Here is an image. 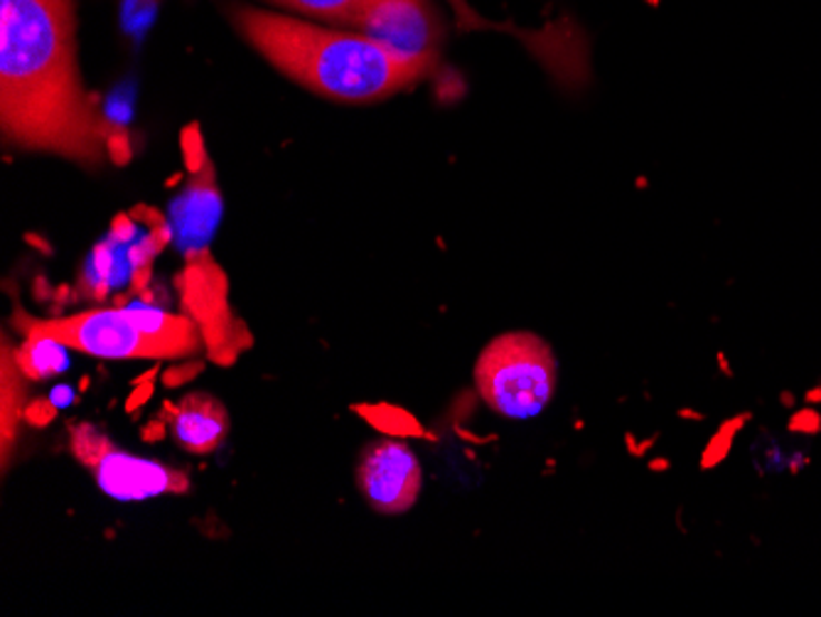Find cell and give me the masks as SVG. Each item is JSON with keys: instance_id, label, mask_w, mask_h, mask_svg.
Wrapping results in <instances>:
<instances>
[{"instance_id": "cell-1", "label": "cell", "mask_w": 821, "mask_h": 617, "mask_svg": "<svg viewBox=\"0 0 821 617\" xmlns=\"http://www.w3.org/2000/svg\"><path fill=\"white\" fill-rule=\"evenodd\" d=\"M0 126L18 148L104 160L109 136L81 87L71 0H0Z\"/></svg>"}, {"instance_id": "cell-12", "label": "cell", "mask_w": 821, "mask_h": 617, "mask_svg": "<svg viewBox=\"0 0 821 617\" xmlns=\"http://www.w3.org/2000/svg\"><path fill=\"white\" fill-rule=\"evenodd\" d=\"M450 6H453L458 22L462 28H492L490 22L475 13V10L468 6V0H450Z\"/></svg>"}, {"instance_id": "cell-8", "label": "cell", "mask_w": 821, "mask_h": 617, "mask_svg": "<svg viewBox=\"0 0 821 617\" xmlns=\"http://www.w3.org/2000/svg\"><path fill=\"white\" fill-rule=\"evenodd\" d=\"M222 202L217 185H214V170L209 163L202 165V173L193 177L185 193L175 199L170 207V222L177 246L187 254H197L207 248L214 229H217Z\"/></svg>"}, {"instance_id": "cell-10", "label": "cell", "mask_w": 821, "mask_h": 617, "mask_svg": "<svg viewBox=\"0 0 821 617\" xmlns=\"http://www.w3.org/2000/svg\"><path fill=\"white\" fill-rule=\"evenodd\" d=\"M67 350L62 342H57L52 337H42V335H28L26 345H22L16 352L18 366L26 376L32 379H45L59 374L62 370H67Z\"/></svg>"}, {"instance_id": "cell-2", "label": "cell", "mask_w": 821, "mask_h": 617, "mask_svg": "<svg viewBox=\"0 0 821 617\" xmlns=\"http://www.w3.org/2000/svg\"><path fill=\"white\" fill-rule=\"evenodd\" d=\"M234 22L273 67L335 101L387 99L428 75L354 30H328L254 8L236 10Z\"/></svg>"}, {"instance_id": "cell-5", "label": "cell", "mask_w": 821, "mask_h": 617, "mask_svg": "<svg viewBox=\"0 0 821 617\" xmlns=\"http://www.w3.org/2000/svg\"><path fill=\"white\" fill-rule=\"evenodd\" d=\"M348 26L426 72L436 65L443 40L428 0H366Z\"/></svg>"}, {"instance_id": "cell-11", "label": "cell", "mask_w": 821, "mask_h": 617, "mask_svg": "<svg viewBox=\"0 0 821 617\" xmlns=\"http://www.w3.org/2000/svg\"><path fill=\"white\" fill-rule=\"evenodd\" d=\"M271 3H278L283 8L297 10V13L313 16L320 20H335L348 26L366 0H271Z\"/></svg>"}, {"instance_id": "cell-9", "label": "cell", "mask_w": 821, "mask_h": 617, "mask_svg": "<svg viewBox=\"0 0 821 617\" xmlns=\"http://www.w3.org/2000/svg\"><path fill=\"white\" fill-rule=\"evenodd\" d=\"M173 441L193 456H209L229 435V411L217 396L189 394L177 401L170 417Z\"/></svg>"}, {"instance_id": "cell-4", "label": "cell", "mask_w": 821, "mask_h": 617, "mask_svg": "<svg viewBox=\"0 0 821 617\" xmlns=\"http://www.w3.org/2000/svg\"><path fill=\"white\" fill-rule=\"evenodd\" d=\"M558 384V364L549 342L534 332H505L475 364V389L497 417L527 421L549 407Z\"/></svg>"}, {"instance_id": "cell-7", "label": "cell", "mask_w": 821, "mask_h": 617, "mask_svg": "<svg viewBox=\"0 0 821 617\" xmlns=\"http://www.w3.org/2000/svg\"><path fill=\"white\" fill-rule=\"evenodd\" d=\"M91 472L99 488L118 502H138L163 494H183L189 482L183 472H177L163 462L146 460L124 453L106 445L91 460Z\"/></svg>"}, {"instance_id": "cell-6", "label": "cell", "mask_w": 821, "mask_h": 617, "mask_svg": "<svg viewBox=\"0 0 821 617\" xmlns=\"http://www.w3.org/2000/svg\"><path fill=\"white\" fill-rule=\"evenodd\" d=\"M356 484L377 515H403L419 500L423 470L407 443L382 438L364 450L356 466Z\"/></svg>"}, {"instance_id": "cell-3", "label": "cell", "mask_w": 821, "mask_h": 617, "mask_svg": "<svg viewBox=\"0 0 821 617\" xmlns=\"http://www.w3.org/2000/svg\"><path fill=\"white\" fill-rule=\"evenodd\" d=\"M22 335H42L99 360H187L202 350L195 320L160 307L126 305L50 320H20Z\"/></svg>"}]
</instances>
